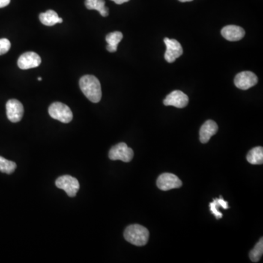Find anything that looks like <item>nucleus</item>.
I'll use <instances>...</instances> for the list:
<instances>
[{"label":"nucleus","instance_id":"f257e3e1","mask_svg":"<svg viewBox=\"0 0 263 263\" xmlns=\"http://www.w3.org/2000/svg\"><path fill=\"white\" fill-rule=\"evenodd\" d=\"M80 88L88 100L97 103L102 98L101 84L94 76L87 75L83 76L79 81Z\"/></svg>","mask_w":263,"mask_h":263},{"label":"nucleus","instance_id":"6ab92c4d","mask_svg":"<svg viewBox=\"0 0 263 263\" xmlns=\"http://www.w3.org/2000/svg\"><path fill=\"white\" fill-rule=\"evenodd\" d=\"M16 164L13 161L7 160L0 156V171L7 174H12L16 169Z\"/></svg>","mask_w":263,"mask_h":263},{"label":"nucleus","instance_id":"0eeeda50","mask_svg":"<svg viewBox=\"0 0 263 263\" xmlns=\"http://www.w3.org/2000/svg\"><path fill=\"white\" fill-rule=\"evenodd\" d=\"M6 111H7V118L11 122L17 123L23 118L24 110L23 105L19 100L12 99L8 100L6 103Z\"/></svg>","mask_w":263,"mask_h":263},{"label":"nucleus","instance_id":"ddd939ff","mask_svg":"<svg viewBox=\"0 0 263 263\" xmlns=\"http://www.w3.org/2000/svg\"><path fill=\"white\" fill-rule=\"evenodd\" d=\"M217 131V124L212 120H208L203 124L200 130V141L202 144H206Z\"/></svg>","mask_w":263,"mask_h":263},{"label":"nucleus","instance_id":"9d476101","mask_svg":"<svg viewBox=\"0 0 263 263\" xmlns=\"http://www.w3.org/2000/svg\"><path fill=\"white\" fill-rule=\"evenodd\" d=\"M164 105L174 106L178 108H184L189 103V97L183 91L175 90L170 93L164 100Z\"/></svg>","mask_w":263,"mask_h":263},{"label":"nucleus","instance_id":"dca6fc26","mask_svg":"<svg viewBox=\"0 0 263 263\" xmlns=\"http://www.w3.org/2000/svg\"><path fill=\"white\" fill-rule=\"evenodd\" d=\"M123 34L120 31H114V32L109 33L105 37L108 46L107 50L109 52L114 53L117 51V46L118 43L122 40Z\"/></svg>","mask_w":263,"mask_h":263},{"label":"nucleus","instance_id":"20e7f679","mask_svg":"<svg viewBox=\"0 0 263 263\" xmlns=\"http://www.w3.org/2000/svg\"><path fill=\"white\" fill-rule=\"evenodd\" d=\"M56 186L58 189H63L70 198L76 196L80 189L79 181L69 175L58 177L56 181Z\"/></svg>","mask_w":263,"mask_h":263},{"label":"nucleus","instance_id":"412c9836","mask_svg":"<svg viewBox=\"0 0 263 263\" xmlns=\"http://www.w3.org/2000/svg\"><path fill=\"white\" fill-rule=\"evenodd\" d=\"M10 40H7V38L0 39V55L6 54L10 50Z\"/></svg>","mask_w":263,"mask_h":263},{"label":"nucleus","instance_id":"1a4fd4ad","mask_svg":"<svg viewBox=\"0 0 263 263\" xmlns=\"http://www.w3.org/2000/svg\"><path fill=\"white\" fill-rule=\"evenodd\" d=\"M258 79L255 73L251 71L240 72L235 76L234 83L237 88L242 90H247L256 85Z\"/></svg>","mask_w":263,"mask_h":263},{"label":"nucleus","instance_id":"f3484780","mask_svg":"<svg viewBox=\"0 0 263 263\" xmlns=\"http://www.w3.org/2000/svg\"><path fill=\"white\" fill-rule=\"evenodd\" d=\"M222 207L224 209H228V204L227 201L223 199L222 197L213 200V202L210 204V208L212 213L216 216V219H221L222 217V213L219 211V208Z\"/></svg>","mask_w":263,"mask_h":263},{"label":"nucleus","instance_id":"f03ea898","mask_svg":"<svg viewBox=\"0 0 263 263\" xmlns=\"http://www.w3.org/2000/svg\"><path fill=\"white\" fill-rule=\"evenodd\" d=\"M125 240L138 246H145L149 238V232L142 225H132L126 228L124 233Z\"/></svg>","mask_w":263,"mask_h":263},{"label":"nucleus","instance_id":"5701e85b","mask_svg":"<svg viewBox=\"0 0 263 263\" xmlns=\"http://www.w3.org/2000/svg\"><path fill=\"white\" fill-rule=\"evenodd\" d=\"M111 1H114V2L117 3V4H121L123 3L127 2V1H130V0H111Z\"/></svg>","mask_w":263,"mask_h":263},{"label":"nucleus","instance_id":"a211bd4d","mask_svg":"<svg viewBox=\"0 0 263 263\" xmlns=\"http://www.w3.org/2000/svg\"><path fill=\"white\" fill-rule=\"evenodd\" d=\"M248 162L252 165H262L263 163V148L261 146L252 148L246 157Z\"/></svg>","mask_w":263,"mask_h":263},{"label":"nucleus","instance_id":"aec40b11","mask_svg":"<svg viewBox=\"0 0 263 263\" xmlns=\"http://www.w3.org/2000/svg\"><path fill=\"white\" fill-rule=\"evenodd\" d=\"M263 254V239L260 240V241L257 243L256 246L249 253V258L251 261L253 263H258L261 261Z\"/></svg>","mask_w":263,"mask_h":263},{"label":"nucleus","instance_id":"423d86ee","mask_svg":"<svg viewBox=\"0 0 263 263\" xmlns=\"http://www.w3.org/2000/svg\"><path fill=\"white\" fill-rule=\"evenodd\" d=\"M164 43L166 45L165 58L168 63L174 62L176 58L182 55V46L179 42L175 39H169L166 37L164 39Z\"/></svg>","mask_w":263,"mask_h":263},{"label":"nucleus","instance_id":"6e6552de","mask_svg":"<svg viewBox=\"0 0 263 263\" xmlns=\"http://www.w3.org/2000/svg\"><path fill=\"white\" fill-rule=\"evenodd\" d=\"M157 185L161 190L168 191L181 187L182 186V181L177 175L165 173L159 175L157 178Z\"/></svg>","mask_w":263,"mask_h":263},{"label":"nucleus","instance_id":"b1692460","mask_svg":"<svg viewBox=\"0 0 263 263\" xmlns=\"http://www.w3.org/2000/svg\"><path fill=\"white\" fill-rule=\"evenodd\" d=\"M178 1H181V2H186V1H192L193 0H178Z\"/></svg>","mask_w":263,"mask_h":263},{"label":"nucleus","instance_id":"4468645a","mask_svg":"<svg viewBox=\"0 0 263 263\" xmlns=\"http://www.w3.org/2000/svg\"><path fill=\"white\" fill-rule=\"evenodd\" d=\"M39 19L43 25L49 27L54 26L57 24H61L63 22L62 19L58 17L57 12L53 10H49L46 13H40Z\"/></svg>","mask_w":263,"mask_h":263},{"label":"nucleus","instance_id":"9b49d317","mask_svg":"<svg viewBox=\"0 0 263 263\" xmlns=\"http://www.w3.org/2000/svg\"><path fill=\"white\" fill-rule=\"evenodd\" d=\"M41 64V58L34 52H27L22 54L18 60V66L22 70L34 68Z\"/></svg>","mask_w":263,"mask_h":263},{"label":"nucleus","instance_id":"4be33fe9","mask_svg":"<svg viewBox=\"0 0 263 263\" xmlns=\"http://www.w3.org/2000/svg\"><path fill=\"white\" fill-rule=\"evenodd\" d=\"M10 0H0V8L6 7L10 4Z\"/></svg>","mask_w":263,"mask_h":263},{"label":"nucleus","instance_id":"393cba45","mask_svg":"<svg viewBox=\"0 0 263 263\" xmlns=\"http://www.w3.org/2000/svg\"><path fill=\"white\" fill-rule=\"evenodd\" d=\"M37 80H38V81H42V79L40 77H39L38 79H37Z\"/></svg>","mask_w":263,"mask_h":263},{"label":"nucleus","instance_id":"7ed1b4c3","mask_svg":"<svg viewBox=\"0 0 263 263\" xmlns=\"http://www.w3.org/2000/svg\"><path fill=\"white\" fill-rule=\"evenodd\" d=\"M49 113L52 118L64 124L70 123L73 120V113L70 108L59 102L52 103L49 107Z\"/></svg>","mask_w":263,"mask_h":263},{"label":"nucleus","instance_id":"39448f33","mask_svg":"<svg viewBox=\"0 0 263 263\" xmlns=\"http://www.w3.org/2000/svg\"><path fill=\"white\" fill-rule=\"evenodd\" d=\"M133 156V150L129 148L125 143H119L113 146L108 154V157L111 160H121L124 162H130Z\"/></svg>","mask_w":263,"mask_h":263},{"label":"nucleus","instance_id":"f8f14e48","mask_svg":"<svg viewBox=\"0 0 263 263\" xmlns=\"http://www.w3.org/2000/svg\"><path fill=\"white\" fill-rule=\"evenodd\" d=\"M221 34L229 41H238L244 37L245 31L242 27L235 25H228L222 29Z\"/></svg>","mask_w":263,"mask_h":263},{"label":"nucleus","instance_id":"2eb2a0df","mask_svg":"<svg viewBox=\"0 0 263 263\" xmlns=\"http://www.w3.org/2000/svg\"><path fill=\"white\" fill-rule=\"evenodd\" d=\"M85 5L88 10H95L103 17H107L109 14V10L105 6V0H86Z\"/></svg>","mask_w":263,"mask_h":263}]
</instances>
